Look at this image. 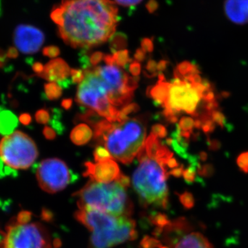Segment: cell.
Returning <instances> with one entry per match:
<instances>
[{
	"instance_id": "obj_44",
	"label": "cell",
	"mask_w": 248,
	"mask_h": 248,
	"mask_svg": "<svg viewBox=\"0 0 248 248\" xmlns=\"http://www.w3.org/2000/svg\"><path fill=\"white\" fill-rule=\"evenodd\" d=\"M166 62L164 61H161L159 62V63L157 64V70L159 71H164L165 68H166Z\"/></svg>"
},
{
	"instance_id": "obj_12",
	"label": "cell",
	"mask_w": 248,
	"mask_h": 248,
	"mask_svg": "<svg viewBox=\"0 0 248 248\" xmlns=\"http://www.w3.org/2000/svg\"><path fill=\"white\" fill-rule=\"evenodd\" d=\"M43 32L33 26L21 24L15 30V45L21 53L31 55L37 53L45 42Z\"/></svg>"
},
{
	"instance_id": "obj_11",
	"label": "cell",
	"mask_w": 248,
	"mask_h": 248,
	"mask_svg": "<svg viewBox=\"0 0 248 248\" xmlns=\"http://www.w3.org/2000/svg\"><path fill=\"white\" fill-rule=\"evenodd\" d=\"M36 177L41 188L50 194L63 190L78 179L66 163L57 158L42 161L36 170Z\"/></svg>"
},
{
	"instance_id": "obj_37",
	"label": "cell",
	"mask_w": 248,
	"mask_h": 248,
	"mask_svg": "<svg viewBox=\"0 0 248 248\" xmlns=\"http://www.w3.org/2000/svg\"><path fill=\"white\" fill-rule=\"evenodd\" d=\"M12 172V169L8 167L0 157V175H8Z\"/></svg>"
},
{
	"instance_id": "obj_1",
	"label": "cell",
	"mask_w": 248,
	"mask_h": 248,
	"mask_svg": "<svg viewBox=\"0 0 248 248\" xmlns=\"http://www.w3.org/2000/svg\"><path fill=\"white\" fill-rule=\"evenodd\" d=\"M50 17L66 45L87 49L115 35L118 9L111 0H62Z\"/></svg>"
},
{
	"instance_id": "obj_3",
	"label": "cell",
	"mask_w": 248,
	"mask_h": 248,
	"mask_svg": "<svg viewBox=\"0 0 248 248\" xmlns=\"http://www.w3.org/2000/svg\"><path fill=\"white\" fill-rule=\"evenodd\" d=\"M93 128L94 140L124 164H130L146 143V125L140 119L128 118L121 123L100 120Z\"/></svg>"
},
{
	"instance_id": "obj_6",
	"label": "cell",
	"mask_w": 248,
	"mask_h": 248,
	"mask_svg": "<svg viewBox=\"0 0 248 248\" xmlns=\"http://www.w3.org/2000/svg\"><path fill=\"white\" fill-rule=\"evenodd\" d=\"M60 241H53L47 228L32 221L30 212H20L7 226L0 241V248H58Z\"/></svg>"
},
{
	"instance_id": "obj_17",
	"label": "cell",
	"mask_w": 248,
	"mask_h": 248,
	"mask_svg": "<svg viewBox=\"0 0 248 248\" xmlns=\"http://www.w3.org/2000/svg\"><path fill=\"white\" fill-rule=\"evenodd\" d=\"M174 248H213L210 241L203 234L192 232L182 238Z\"/></svg>"
},
{
	"instance_id": "obj_7",
	"label": "cell",
	"mask_w": 248,
	"mask_h": 248,
	"mask_svg": "<svg viewBox=\"0 0 248 248\" xmlns=\"http://www.w3.org/2000/svg\"><path fill=\"white\" fill-rule=\"evenodd\" d=\"M182 78L184 79L176 78L170 83L169 98L164 108L165 116L171 122L176 120L174 115L177 112L195 113L202 98L208 100L213 94L209 85L197 84L187 78Z\"/></svg>"
},
{
	"instance_id": "obj_30",
	"label": "cell",
	"mask_w": 248,
	"mask_h": 248,
	"mask_svg": "<svg viewBox=\"0 0 248 248\" xmlns=\"http://www.w3.org/2000/svg\"><path fill=\"white\" fill-rule=\"evenodd\" d=\"M43 54L44 55L48 57V58H56L60 55V50L58 47L55 46H47L44 48Z\"/></svg>"
},
{
	"instance_id": "obj_10",
	"label": "cell",
	"mask_w": 248,
	"mask_h": 248,
	"mask_svg": "<svg viewBox=\"0 0 248 248\" xmlns=\"http://www.w3.org/2000/svg\"><path fill=\"white\" fill-rule=\"evenodd\" d=\"M93 69L104 81L114 107H122L130 102L138 86V77L129 76L117 65L94 66Z\"/></svg>"
},
{
	"instance_id": "obj_36",
	"label": "cell",
	"mask_w": 248,
	"mask_h": 248,
	"mask_svg": "<svg viewBox=\"0 0 248 248\" xmlns=\"http://www.w3.org/2000/svg\"><path fill=\"white\" fill-rule=\"evenodd\" d=\"M117 4L124 6H133L141 2L142 0H115Z\"/></svg>"
},
{
	"instance_id": "obj_33",
	"label": "cell",
	"mask_w": 248,
	"mask_h": 248,
	"mask_svg": "<svg viewBox=\"0 0 248 248\" xmlns=\"http://www.w3.org/2000/svg\"><path fill=\"white\" fill-rule=\"evenodd\" d=\"M146 70L148 73H151V76H155L156 74L157 70V64L154 60H149L146 65Z\"/></svg>"
},
{
	"instance_id": "obj_28",
	"label": "cell",
	"mask_w": 248,
	"mask_h": 248,
	"mask_svg": "<svg viewBox=\"0 0 248 248\" xmlns=\"http://www.w3.org/2000/svg\"><path fill=\"white\" fill-rule=\"evenodd\" d=\"M194 126V121L189 117H184L179 123L180 130L184 133H187L189 130H192Z\"/></svg>"
},
{
	"instance_id": "obj_14",
	"label": "cell",
	"mask_w": 248,
	"mask_h": 248,
	"mask_svg": "<svg viewBox=\"0 0 248 248\" xmlns=\"http://www.w3.org/2000/svg\"><path fill=\"white\" fill-rule=\"evenodd\" d=\"M71 71L66 62L62 59L58 58L49 62L45 66L43 73L37 75V76L51 83H59L68 79Z\"/></svg>"
},
{
	"instance_id": "obj_19",
	"label": "cell",
	"mask_w": 248,
	"mask_h": 248,
	"mask_svg": "<svg viewBox=\"0 0 248 248\" xmlns=\"http://www.w3.org/2000/svg\"><path fill=\"white\" fill-rule=\"evenodd\" d=\"M93 136V132L89 125L80 124L72 130L71 140L78 146H82L89 143Z\"/></svg>"
},
{
	"instance_id": "obj_5",
	"label": "cell",
	"mask_w": 248,
	"mask_h": 248,
	"mask_svg": "<svg viewBox=\"0 0 248 248\" xmlns=\"http://www.w3.org/2000/svg\"><path fill=\"white\" fill-rule=\"evenodd\" d=\"M127 188L117 180L109 183L90 180L73 197L78 199L79 209L93 208L115 216L130 217L133 205Z\"/></svg>"
},
{
	"instance_id": "obj_20",
	"label": "cell",
	"mask_w": 248,
	"mask_h": 248,
	"mask_svg": "<svg viewBox=\"0 0 248 248\" xmlns=\"http://www.w3.org/2000/svg\"><path fill=\"white\" fill-rule=\"evenodd\" d=\"M45 97L49 100H55L61 97L62 89L57 83H48L45 85Z\"/></svg>"
},
{
	"instance_id": "obj_31",
	"label": "cell",
	"mask_w": 248,
	"mask_h": 248,
	"mask_svg": "<svg viewBox=\"0 0 248 248\" xmlns=\"http://www.w3.org/2000/svg\"><path fill=\"white\" fill-rule=\"evenodd\" d=\"M104 56H105V55L102 53V52H95L91 55V58H90V62H91V64L94 67L102 61L103 59L104 58Z\"/></svg>"
},
{
	"instance_id": "obj_41",
	"label": "cell",
	"mask_w": 248,
	"mask_h": 248,
	"mask_svg": "<svg viewBox=\"0 0 248 248\" xmlns=\"http://www.w3.org/2000/svg\"><path fill=\"white\" fill-rule=\"evenodd\" d=\"M32 70L35 73H37V75H40L41 73H43L44 69H45V66H43L42 63L40 62H35L32 64Z\"/></svg>"
},
{
	"instance_id": "obj_22",
	"label": "cell",
	"mask_w": 248,
	"mask_h": 248,
	"mask_svg": "<svg viewBox=\"0 0 248 248\" xmlns=\"http://www.w3.org/2000/svg\"><path fill=\"white\" fill-rule=\"evenodd\" d=\"M113 58L115 60V65L119 67H122V68H125L129 62L133 61L131 59L129 58L128 50H122L116 52L113 55Z\"/></svg>"
},
{
	"instance_id": "obj_43",
	"label": "cell",
	"mask_w": 248,
	"mask_h": 248,
	"mask_svg": "<svg viewBox=\"0 0 248 248\" xmlns=\"http://www.w3.org/2000/svg\"><path fill=\"white\" fill-rule=\"evenodd\" d=\"M72 104H73V101L71 99H63L62 102V107L66 110H69L72 107Z\"/></svg>"
},
{
	"instance_id": "obj_35",
	"label": "cell",
	"mask_w": 248,
	"mask_h": 248,
	"mask_svg": "<svg viewBox=\"0 0 248 248\" xmlns=\"http://www.w3.org/2000/svg\"><path fill=\"white\" fill-rule=\"evenodd\" d=\"M43 134L46 139L48 140H53L56 138V132L49 126H46L43 130Z\"/></svg>"
},
{
	"instance_id": "obj_45",
	"label": "cell",
	"mask_w": 248,
	"mask_h": 248,
	"mask_svg": "<svg viewBox=\"0 0 248 248\" xmlns=\"http://www.w3.org/2000/svg\"><path fill=\"white\" fill-rule=\"evenodd\" d=\"M0 66H1V62H0Z\"/></svg>"
},
{
	"instance_id": "obj_32",
	"label": "cell",
	"mask_w": 248,
	"mask_h": 248,
	"mask_svg": "<svg viewBox=\"0 0 248 248\" xmlns=\"http://www.w3.org/2000/svg\"><path fill=\"white\" fill-rule=\"evenodd\" d=\"M129 71L134 76L138 77L141 73V65L138 62H132L129 66Z\"/></svg>"
},
{
	"instance_id": "obj_38",
	"label": "cell",
	"mask_w": 248,
	"mask_h": 248,
	"mask_svg": "<svg viewBox=\"0 0 248 248\" xmlns=\"http://www.w3.org/2000/svg\"><path fill=\"white\" fill-rule=\"evenodd\" d=\"M134 58L137 62H143L146 58V53L143 51V49L139 48L134 55Z\"/></svg>"
},
{
	"instance_id": "obj_25",
	"label": "cell",
	"mask_w": 248,
	"mask_h": 248,
	"mask_svg": "<svg viewBox=\"0 0 248 248\" xmlns=\"http://www.w3.org/2000/svg\"><path fill=\"white\" fill-rule=\"evenodd\" d=\"M94 158L96 162H99V161L112 159V156H111L110 153L107 148H104L102 146H99L94 150Z\"/></svg>"
},
{
	"instance_id": "obj_9",
	"label": "cell",
	"mask_w": 248,
	"mask_h": 248,
	"mask_svg": "<svg viewBox=\"0 0 248 248\" xmlns=\"http://www.w3.org/2000/svg\"><path fill=\"white\" fill-rule=\"evenodd\" d=\"M38 155L35 142L22 132H14L0 141V157L10 169H29Z\"/></svg>"
},
{
	"instance_id": "obj_27",
	"label": "cell",
	"mask_w": 248,
	"mask_h": 248,
	"mask_svg": "<svg viewBox=\"0 0 248 248\" xmlns=\"http://www.w3.org/2000/svg\"><path fill=\"white\" fill-rule=\"evenodd\" d=\"M71 75L72 83L73 84H81L85 78L84 72L80 69H71Z\"/></svg>"
},
{
	"instance_id": "obj_40",
	"label": "cell",
	"mask_w": 248,
	"mask_h": 248,
	"mask_svg": "<svg viewBox=\"0 0 248 248\" xmlns=\"http://www.w3.org/2000/svg\"><path fill=\"white\" fill-rule=\"evenodd\" d=\"M239 164L240 166L244 168H248V153H244L239 156Z\"/></svg>"
},
{
	"instance_id": "obj_39",
	"label": "cell",
	"mask_w": 248,
	"mask_h": 248,
	"mask_svg": "<svg viewBox=\"0 0 248 248\" xmlns=\"http://www.w3.org/2000/svg\"><path fill=\"white\" fill-rule=\"evenodd\" d=\"M19 120L24 125H28L30 124L32 118H31V116L29 114L24 113L19 116Z\"/></svg>"
},
{
	"instance_id": "obj_2",
	"label": "cell",
	"mask_w": 248,
	"mask_h": 248,
	"mask_svg": "<svg viewBox=\"0 0 248 248\" xmlns=\"http://www.w3.org/2000/svg\"><path fill=\"white\" fill-rule=\"evenodd\" d=\"M172 153L163 146L156 155H148L144 147L139 153L138 167L133 175L134 190L145 208H166L169 204L168 161Z\"/></svg>"
},
{
	"instance_id": "obj_42",
	"label": "cell",
	"mask_w": 248,
	"mask_h": 248,
	"mask_svg": "<svg viewBox=\"0 0 248 248\" xmlns=\"http://www.w3.org/2000/svg\"><path fill=\"white\" fill-rule=\"evenodd\" d=\"M6 56L10 58H16L18 56V50L14 47H11L8 50Z\"/></svg>"
},
{
	"instance_id": "obj_13",
	"label": "cell",
	"mask_w": 248,
	"mask_h": 248,
	"mask_svg": "<svg viewBox=\"0 0 248 248\" xmlns=\"http://www.w3.org/2000/svg\"><path fill=\"white\" fill-rule=\"evenodd\" d=\"M86 171L85 177H89L91 180L100 183L115 182L122 173L118 165L112 159L99 161L93 164L86 162L84 164Z\"/></svg>"
},
{
	"instance_id": "obj_23",
	"label": "cell",
	"mask_w": 248,
	"mask_h": 248,
	"mask_svg": "<svg viewBox=\"0 0 248 248\" xmlns=\"http://www.w3.org/2000/svg\"><path fill=\"white\" fill-rule=\"evenodd\" d=\"M53 119H52V120L50 121L49 124H50L51 126L56 130V133H58L59 135H62L65 130L64 125H63L61 122L62 112L59 109L56 108L53 109Z\"/></svg>"
},
{
	"instance_id": "obj_34",
	"label": "cell",
	"mask_w": 248,
	"mask_h": 248,
	"mask_svg": "<svg viewBox=\"0 0 248 248\" xmlns=\"http://www.w3.org/2000/svg\"><path fill=\"white\" fill-rule=\"evenodd\" d=\"M141 47L145 53H146V52L151 53L153 50V42L149 39H143L141 41Z\"/></svg>"
},
{
	"instance_id": "obj_16",
	"label": "cell",
	"mask_w": 248,
	"mask_h": 248,
	"mask_svg": "<svg viewBox=\"0 0 248 248\" xmlns=\"http://www.w3.org/2000/svg\"><path fill=\"white\" fill-rule=\"evenodd\" d=\"M170 83L164 80L163 74H159V81L154 86L148 88L147 94L156 104L165 107L169 98Z\"/></svg>"
},
{
	"instance_id": "obj_8",
	"label": "cell",
	"mask_w": 248,
	"mask_h": 248,
	"mask_svg": "<svg viewBox=\"0 0 248 248\" xmlns=\"http://www.w3.org/2000/svg\"><path fill=\"white\" fill-rule=\"evenodd\" d=\"M84 81L78 86L76 102L94 110L108 122H118L120 111L110 101L104 81L93 71L92 67L84 71Z\"/></svg>"
},
{
	"instance_id": "obj_29",
	"label": "cell",
	"mask_w": 248,
	"mask_h": 248,
	"mask_svg": "<svg viewBox=\"0 0 248 248\" xmlns=\"http://www.w3.org/2000/svg\"><path fill=\"white\" fill-rule=\"evenodd\" d=\"M151 133L157 138H164L167 135V131L164 125L156 124L152 128Z\"/></svg>"
},
{
	"instance_id": "obj_21",
	"label": "cell",
	"mask_w": 248,
	"mask_h": 248,
	"mask_svg": "<svg viewBox=\"0 0 248 248\" xmlns=\"http://www.w3.org/2000/svg\"><path fill=\"white\" fill-rule=\"evenodd\" d=\"M127 45L126 37L122 34L114 35L110 39V48L112 53L122 50Z\"/></svg>"
},
{
	"instance_id": "obj_15",
	"label": "cell",
	"mask_w": 248,
	"mask_h": 248,
	"mask_svg": "<svg viewBox=\"0 0 248 248\" xmlns=\"http://www.w3.org/2000/svg\"><path fill=\"white\" fill-rule=\"evenodd\" d=\"M224 10L228 19L235 24L248 23V0H226Z\"/></svg>"
},
{
	"instance_id": "obj_4",
	"label": "cell",
	"mask_w": 248,
	"mask_h": 248,
	"mask_svg": "<svg viewBox=\"0 0 248 248\" xmlns=\"http://www.w3.org/2000/svg\"><path fill=\"white\" fill-rule=\"evenodd\" d=\"M77 221L92 232L89 248H110L138 237L136 223L130 217L115 216L95 209H79Z\"/></svg>"
},
{
	"instance_id": "obj_18",
	"label": "cell",
	"mask_w": 248,
	"mask_h": 248,
	"mask_svg": "<svg viewBox=\"0 0 248 248\" xmlns=\"http://www.w3.org/2000/svg\"><path fill=\"white\" fill-rule=\"evenodd\" d=\"M18 125L17 116L9 110H0V134L11 135Z\"/></svg>"
},
{
	"instance_id": "obj_26",
	"label": "cell",
	"mask_w": 248,
	"mask_h": 248,
	"mask_svg": "<svg viewBox=\"0 0 248 248\" xmlns=\"http://www.w3.org/2000/svg\"><path fill=\"white\" fill-rule=\"evenodd\" d=\"M35 120L37 123L46 124L50 123V116L48 110L46 109H41L36 112Z\"/></svg>"
},
{
	"instance_id": "obj_24",
	"label": "cell",
	"mask_w": 248,
	"mask_h": 248,
	"mask_svg": "<svg viewBox=\"0 0 248 248\" xmlns=\"http://www.w3.org/2000/svg\"><path fill=\"white\" fill-rule=\"evenodd\" d=\"M140 110V107L137 104H131L129 105L125 106L120 111L119 114V123L123 122L124 121L128 120V115L133 112H138Z\"/></svg>"
}]
</instances>
